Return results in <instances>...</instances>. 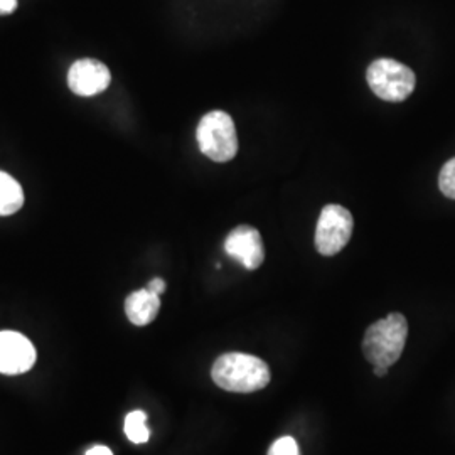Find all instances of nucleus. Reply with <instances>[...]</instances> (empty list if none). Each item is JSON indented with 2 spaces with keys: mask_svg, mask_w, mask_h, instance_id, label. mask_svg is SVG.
Returning a JSON list of instances; mask_svg holds the SVG:
<instances>
[{
  "mask_svg": "<svg viewBox=\"0 0 455 455\" xmlns=\"http://www.w3.org/2000/svg\"><path fill=\"white\" fill-rule=\"evenodd\" d=\"M212 378L221 390L253 393L263 390L272 374L263 359L244 353H227L214 361Z\"/></svg>",
  "mask_w": 455,
  "mask_h": 455,
  "instance_id": "f257e3e1",
  "label": "nucleus"
},
{
  "mask_svg": "<svg viewBox=\"0 0 455 455\" xmlns=\"http://www.w3.org/2000/svg\"><path fill=\"white\" fill-rule=\"evenodd\" d=\"M407 338V319L395 312L368 327L363 339V355L373 366L390 368L402 356Z\"/></svg>",
  "mask_w": 455,
  "mask_h": 455,
  "instance_id": "f03ea898",
  "label": "nucleus"
},
{
  "mask_svg": "<svg viewBox=\"0 0 455 455\" xmlns=\"http://www.w3.org/2000/svg\"><path fill=\"white\" fill-rule=\"evenodd\" d=\"M201 152L214 163H228L238 152V137L233 118L221 110L204 115L196 131Z\"/></svg>",
  "mask_w": 455,
  "mask_h": 455,
  "instance_id": "7ed1b4c3",
  "label": "nucleus"
},
{
  "mask_svg": "<svg viewBox=\"0 0 455 455\" xmlns=\"http://www.w3.org/2000/svg\"><path fill=\"white\" fill-rule=\"evenodd\" d=\"M366 80L376 97L395 103L407 100L413 93L417 83L411 68L390 58L373 61L366 71Z\"/></svg>",
  "mask_w": 455,
  "mask_h": 455,
  "instance_id": "20e7f679",
  "label": "nucleus"
},
{
  "mask_svg": "<svg viewBox=\"0 0 455 455\" xmlns=\"http://www.w3.org/2000/svg\"><path fill=\"white\" fill-rule=\"evenodd\" d=\"M353 214L339 204L323 208L315 228V248L321 255L332 257L339 253L353 236Z\"/></svg>",
  "mask_w": 455,
  "mask_h": 455,
  "instance_id": "39448f33",
  "label": "nucleus"
},
{
  "mask_svg": "<svg viewBox=\"0 0 455 455\" xmlns=\"http://www.w3.org/2000/svg\"><path fill=\"white\" fill-rule=\"evenodd\" d=\"M36 363L33 342L16 331H0V373H28Z\"/></svg>",
  "mask_w": 455,
  "mask_h": 455,
  "instance_id": "423d86ee",
  "label": "nucleus"
},
{
  "mask_svg": "<svg viewBox=\"0 0 455 455\" xmlns=\"http://www.w3.org/2000/svg\"><path fill=\"white\" fill-rule=\"evenodd\" d=\"M110 69L98 60H78L69 68V90L80 97H95L110 84Z\"/></svg>",
  "mask_w": 455,
  "mask_h": 455,
  "instance_id": "0eeeda50",
  "label": "nucleus"
},
{
  "mask_svg": "<svg viewBox=\"0 0 455 455\" xmlns=\"http://www.w3.org/2000/svg\"><path fill=\"white\" fill-rule=\"evenodd\" d=\"M225 250L248 270H257L265 260L260 231L248 225H240L228 235Z\"/></svg>",
  "mask_w": 455,
  "mask_h": 455,
  "instance_id": "6e6552de",
  "label": "nucleus"
},
{
  "mask_svg": "<svg viewBox=\"0 0 455 455\" xmlns=\"http://www.w3.org/2000/svg\"><path fill=\"white\" fill-rule=\"evenodd\" d=\"M161 310V295L142 289L132 292L125 300V314L133 325L150 324Z\"/></svg>",
  "mask_w": 455,
  "mask_h": 455,
  "instance_id": "1a4fd4ad",
  "label": "nucleus"
},
{
  "mask_svg": "<svg viewBox=\"0 0 455 455\" xmlns=\"http://www.w3.org/2000/svg\"><path fill=\"white\" fill-rule=\"evenodd\" d=\"M24 204V193L14 178L0 171V216L19 212Z\"/></svg>",
  "mask_w": 455,
  "mask_h": 455,
  "instance_id": "9d476101",
  "label": "nucleus"
},
{
  "mask_svg": "<svg viewBox=\"0 0 455 455\" xmlns=\"http://www.w3.org/2000/svg\"><path fill=\"white\" fill-rule=\"evenodd\" d=\"M125 435L133 443H146L150 437V430L147 428V415L140 410L131 411L125 419Z\"/></svg>",
  "mask_w": 455,
  "mask_h": 455,
  "instance_id": "9b49d317",
  "label": "nucleus"
},
{
  "mask_svg": "<svg viewBox=\"0 0 455 455\" xmlns=\"http://www.w3.org/2000/svg\"><path fill=\"white\" fill-rule=\"evenodd\" d=\"M439 188L442 195L455 199V157L443 164L440 171Z\"/></svg>",
  "mask_w": 455,
  "mask_h": 455,
  "instance_id": "f8f14e48",
  "label": "nucleus"
},
{
  "mask_svg": "<svg viewBox=\"0 0 455 455\" xmlns=\"http://www.w3.org/2000/svg\"><path fill=\"white\" fill-rule=\"evenodd\" d=\"M268 455H300V451L292 437H282L274 442V445L268 451Z\"/></svg>",
  "mask_w": 455,
  "mask_h": 455,
  "instance_id": "ddd939ff",
  "label": "nucleus"
},
{
  "mask_svg": "<svg viewBox=\"0 0 455 455\" xmlns=\"http://www.w3.org/2000/svg\"><path fill=\"white\" fill-rule=\"evenodd\" d=\"M146 289H148L150 292L161 295V293L165 292V282H164L163 278H152Z\"/></svg>",
  "mask_w": 455,
  "mask_h": 455,
  "instance_id": "4468645a",
  "label": "nucleus"
},
{
  "mask_svg": "<svg viewBox=\"0 0 455 455\" xmlns=\"http://www.w3.org/2000/svg\"><path fill=\"white\" fill-rule=\"evenodd\" d=\"M17 9V0H0V16H9Z\"/></svg>",
  "mask_w": 455,
  "mask_h": 455,
  "instance_id": "2eb2a0df",
  "label": "nucleus"
},
{
  "mask_svg": "<svg viewBox=\"0 0 455 455\" xmlns=\"http://www.w3.org/2000/svg\"><path fill=\"white\" fill-rule=\"evenodd\" d=\"M86 455H114L112 451L107 447V445H93Z\"/></svg>",
  "mask_w": 455,
  "mask_h": 455,
  "instance_id": "dca6fc26",
  "label": "nucleus"
},
{
  "mask_svg": "<svg viewBox=\"0 0 455 455\" xmlns=\"http://www.w3.org/2000/svg\"><path fill=\"white\" fill-rule=\"evenodd\" d=\"M373 371L376 376H385L387 374V371H388V368H385V366H373Z\"/></svg>",
  "mask_w": 455,
  "mask_h": 455,
  "instance_id": "f3484780",
  "label": "nucleus"
}]
</instances>
